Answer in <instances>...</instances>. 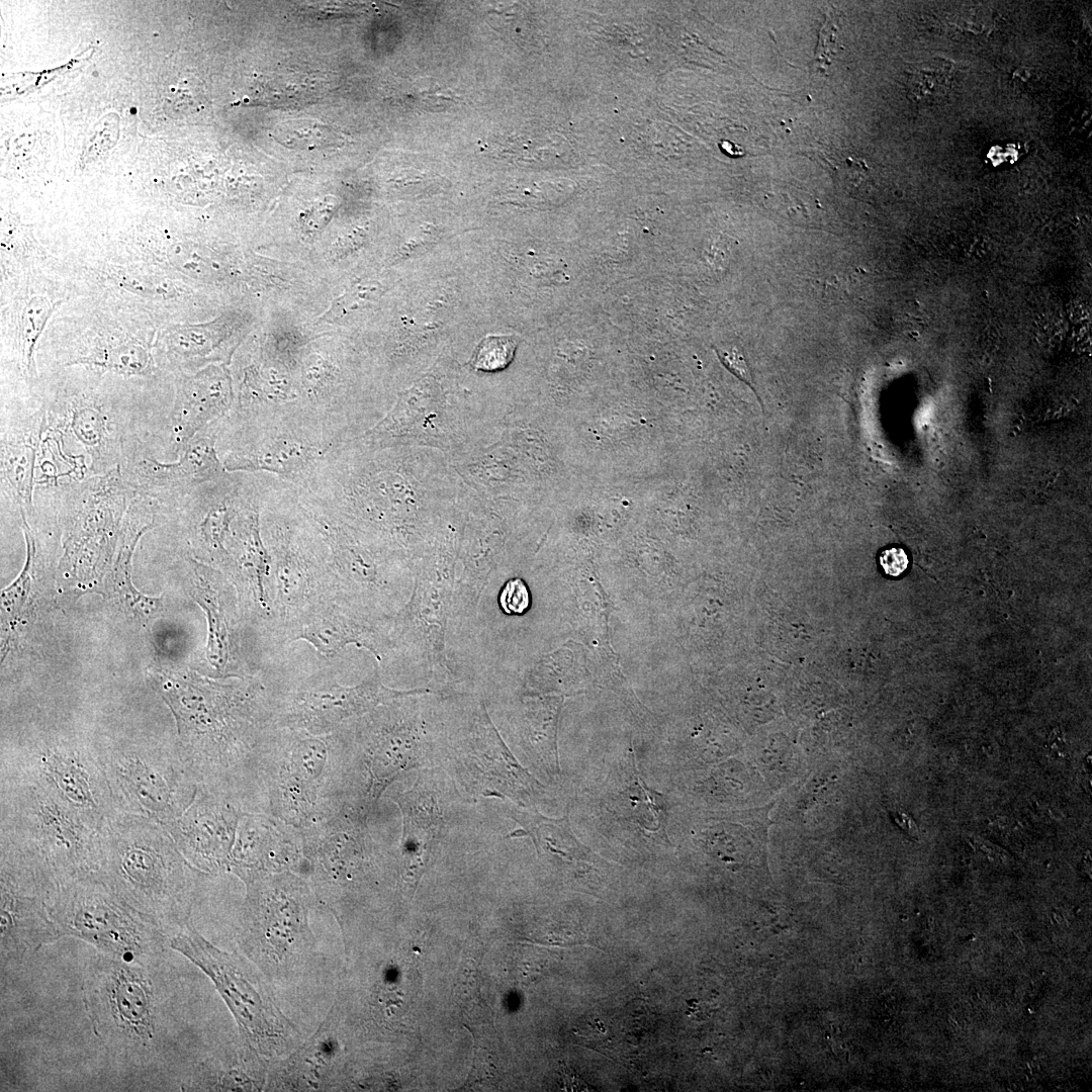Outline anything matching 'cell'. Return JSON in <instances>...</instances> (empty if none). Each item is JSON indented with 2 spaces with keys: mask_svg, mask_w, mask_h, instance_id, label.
<instances>
[{
  "mask_svg": "<svg viewBox=\"0 0 1092 1092\" xmlns=\"http://www.w3.org/2000/svg\"><path fill=\"white\" fill-rule=\"evenodd\" d=\"M163 698L176 719L177 753L187 774L244 810L248 791L261 792V764L275 735L257 692L177 676L164 682Z\"/></svg>",
  "mask_w": 1092,
  "mask_h": 1092,
  "instance_id": "1",
  "label": "cell"
},
{
  "mask_svg": "<svg viewBox=\"0 0 1092 1092\" xmlns=\"http://www.w3.org/2000/svg\"><path fill=\"white\" fill-rule=\"evenodd\" d=\"M193 867L160 822L118 813L100 831L97 875L166 931L188 922Z\"/></svg>",
  "mask_w": 1092,
  "mask_h": 1092,
  "instance_id": "2",
  "label": "cell"
},
{
  "mask_svg": "<svg viewBox=\"0 0 1092 1092\" xmlns=\"http://www.w3.org/2000/svg\"><path fill=\"white\" fill-rule=\"evenodd\" d=\"M158 965L99 953L82 983L85 1011L96 1037L111 1055L134 1065L159 1054L164 1032Z\"/></svg>",
  "mask_w": 1092,
  "mask_h": 1092,
  "instance_id": "3",
  "label": "cell"
},
{
  "mask_svg": "<svg viewBox=\"0 0 1092 1092\" xmlns=\"http://www.w3.org/2000/svg\"><path fill=\"white\" fill-rule=\"evenodd\" d=\"M342 748L331 734H275L260 770L265 813L299 830L340 808L352 771Z\"/></svg>",
  "mask_w": 1092,
  "mask_h": 1092,
  "instance_id": "4",
  "label": "cell"
},
{
  "mask_svg": "<svg viewBox=\"0 0 1092 1092\" xmlns=\"http://www.w3.org/2000/svg\"><path fill=\"white\" fill-rule=\"evenodd\" d=\"M100 829L40 785L20 779L1 797V833L47 864L59 885L97 873Z\"/></svg>",
  "mask_w": 1092,
  "mask_h": 1092,
  "instance_id": "5",
  "label": "cell"
},
{
  "mask_svg": "<svg viewBox=\"0 0 1092 1092\" xmlns=\"http://www.w3.org/2000/svg\"><path fill=\"white\" fill-rule=\"evenodd\" d=\"M49 911L61 937L81 939L101 953L158 965L168 931L140 912L95 873L58 886Z\"/></svg>",
  "mask_w": 1092,
  "mask_h": 1092,
  "instance_id": "6",
  "label": "cell"
},
{
  "mask_svg": "<svg viewBox=\"0 0 1092 1092\" xmlns=\"http://www.w3.org/2000/svg\"><path fill=\"white\" fill-rule=\"evenodd\" d=\"M339 445L300 406L258 415L230 412L217 454L229 472H262L297 484Z\"/></svg>",
  "mask_w": 1092,
  "mask_h": 1092,
  "instance_id": "7",
  "label": "cell"
},
{
  "mask_svg": "<svg viewBox=\"0 0 1092 1092\" xmlns=\"http://www.w3.org/2000/svg\"><path fill=\"white\" fill-rule=\"evenodd\" d=\"M1 965L20 964L62 938L49 905L59 884L39 856L1 833Z\"/></svg>",
  "mask_w": 1092,
  "mask_h": 1092,
  "instance_id": "8",
  "label": "cell"
},
{
  "mask_svg": "<svg viewBox=\"0 0 1092 1092\" xmlns=\"http://www.w3.org/2000/svg\"><path fill=\"white\" fill-rule=\"evenodd\" d=\"M98 755L119 813L145 816L166 826L184 813L197 793L198 786L178 753L114 745Z\"/></svg>",
  "mask_w": 1092,
  "mask_h": 1092,
  "instance_id": "9",
  "label": "cell"
},
{
  "mask_svg": "<svg viewBox=\"0 0 1092 1092\" xmlns=\"http://www.w3.org/2000/svg\"><path fill=\"white\" fill-rule=\"evenodd\" d=\"M170 947L200 968L214 983L237 1019L242 1034L262 1046L285 1031L286 1020L249 974L245 963L206 940L188 921L176 931Z\"/></svg>",
  "mask_w": 1092,
  "mask_h": 1092,
  "instance_id": "10",
  "label": "cell"
},
{
  "mask_svg": "<svg viewBox=\"0 0 1092 1092\" xmlns=\"http://www.w3.org/2000/svg\"><path fill=\"white\" fill-rule=\"evenodd\" d=\"M220 421L200 431L176 460L155 458L144 440L127 444L118 466L134 495L150 498L169 513L198 485L224 475L228 471L216 450Z\"/></svg>",
  "mask_w": 1092,
  "mask_h": 1092,
  "instance_id": "11",
  "label": "cell"
},
{
  "mask_svg": "<svg viewBox=\"0 0 1092 1092\" xmlns=\"http://www.w3.org/2000/svg\"><path fill=\"white\" fill-rule=\"evenodd\" d=\"M22 778L40 785L100 830L119 812L98 753L75 742H50L21 762Z\"/></svg>",
  "mask_w": 1092,
  "mask_h": 1092,
  "instance_id": "12",
  "label": "cell"
},
{
  "mask_svg": "<svg viewBox=\"0 0 1092 1092\" xmlns=\"http://www.w3.org/2000/svg\"><path fill=\"white\" fill-rule=\"evenodd\" d=\"M234 402L232 377L222 365L177 373L173 403L163 429L150 442L152 451H161L167 461L178 458L200 431L226 417Z\"/></svg>",
  "mask_w": 1092,
  "mask_h": 1092,
  "instance_id": "13",
  "label": "cell"
},
{
  "mask_svg": "<svg viewBox=\"0 0 1092 1092\" xmlns=\"http://www.w3.org/2000/svg\"><path fill=\"white\" fill-rule=\"evenodd\" d=\"M244 812L230 800L198 787L189 807L165 828L194 869L217 872L229 868Z\"/></svg>",
  "mask_w": 1092,
  "mask_h": 1092,
  "instance_id": "14",
  "label": "cell"
},
{
  "mask_svg": "<svg viewBox=\"0 0 1092 1092\" xmlns=\"http://www.w3.org/2000/svg\"><path fill=\"white\" fill-rule=\"evenodd\" d=\"M438 779L437 772L422 770L410 790L390 797L402 816L401 880L402 890L408 895L415 892L427 869L444 826L445 811Z\"/></svg>",
  "mask_w": 1092,
  "mask_h": 1092,
  "instance_id": "15",
  "label": "cell"
},
{
  "mask_svg": "<svg viewBox=\"0 0 1092 1092\" xmlns=\"http://www.w3.org/2000/svg\"><path fill=\"white\" fill-rule=\"evenodd\" d=\"M43 420L41 403L2 405L0 474L2 502L26 518L33 511L37 454Z\"/></svg>",
  "mask_w": 1092,
  "mask_h": 1092,
  "instance_id": "16",
  "label": "cell"
},
{
  "mask_svg": "<svg viewBox=\"0 0 1092 1092\" xmlns=\"http://www.w3.org/2000/svg\"><path fill=\"white\" fill-rule=\"evenodd\" d=\"M401 693L376 679L353 688L336 684L308 687L296 693L279 715V725L313 735L331 734L345 720L375 708Z\"/></svg>",
  "mask_w": 1092,
  "mask_h": 1092,
  "instance_id": "17",
  "label": "cell"
},
{
  "mask_svg": "<svg viewBox=\"0 0 1092 1092\" xmlns=\"http://www.w3.org/2000/svg\"><path fill=\"white\" fill-rule=\"evenodd\" d=\"M455 761L462 782L482 796L508 797L528 807L542 787L496 735L489 747L464 751Z\"/></svg>",
  "mask_w": 1092,
  "mask_h": 1092,
  "instance_id": "18",
  "label": "cell"
},
{
  "mask_svg": "<svg viewBox=\"0 0 1092 1092\" xmlns=\"http://www.w3.org/2000/svg\"><path fill=\"white\" fill-rule=\"evenodd\" d=\"M511 817L520 825L508 838L529 837L538 853H548L565 860L585 854V848L572 834L568 814L560 819L545 817L536 810L515 809Z\"/></svg>",
  "mask_w": 1092,
  "mask_h": 1092,
  "instance_id": "19",
  "label": "cell"
},
{
  "mask_svg": "<svg viewBox=\"0 0 1092 1092\" xmlns=\"http://www.w3.org/2000/svg\"><path fill=\"white\" fill-rule=\"evenodd\" d=\"M80 362L124 377H146L152 375L155 370L150 349L133 340L100 347L82 358Z\"/></svg>",
  "mask_w": 1092,
  "mask_h": 1092,
  "instance_id": "20",
  "label": "cell"
},
{
  "mask_svg": "<svg viewBox=\"0 0 1092 1092\" xmlns=\"http://www.w3.org/2000/svg\"><path fill=\"white\" fill-rule=\"evenodd\" d=\"M52 313L53 304L42 295L30 297L22 308L17 342V366L27 383H31L36 376L35 348Z\"/></svg>",
  "mask_w": 1092,
  "mask_h": 1092,
  "instance_id": "21",
  "label": "cell"
},
{
  "mask_svg": "<svg viewBox=\"0 0 1092 1092\" xmlns=\"http://www.w3.org/2000/svg\"><path fill=\"white\" fill-rule=\"evenodd\" d=\"M954 75L953 63L935 57L915 65L907 72L908 98L915 103H932L942 99L950 90Z\"/></svg>",
  "mask_w": 1092,
  "mask_h": 1092,
  "instance_id": "22",
  "label": "cell"
},
{
  "mask_svg": "<svg viewBox=\"0 0 1092 1092\" xmlns=\"http://www.w3.org/2000/svg\"><path fill=\"white\" fill-rule=\"evenodd\" d=\"M342 620L329 612L312 617L301 629L298 638L311 643L323 653L336 652L349 638Z\"/></svg>",
  "mask_w": 1092,
  "mask_h": 1092,
  "instance_id": "23",
  "label": "cell"
},
{
  "mask_svg": "<svg viewBox=\"0 0 1092 1092\" xmlns=\"http://www.w3.org/2000/svg\"><path fill=\"white\" fill-rule=\"evenodd\" d=\"M517 348V340L509 336H489L479 344L473 360L478 370L496 371L507 367Z\"/></svg>",
  "mask_w": 1092,
  "mask_h": 1092,
  "instance_id": "24",
  "label": "cell"
},
{
  "mask_svg": "<svg viewBox=\"0 0 1092 1092\" xmlns=\"http://www.w3.org/2000/svg\"><path fill=\"white\" fill-rule=\"evenodd\" d=\"M330 133V128L322 124L307 123L303 124H289V126H282L278 130L279 141L286 146H304L315 147L322 146V143H327ZM279 142V143H280Z\"/></svg>",
  "mask_w": 1092,
  "mask_h": 1092,
  "instance_id": "25",
  "label": "cell"
},
{
  "mask_svg": "<svg viewBox=\"0 0 1092 1092\" xmlns=\"http://www.w3.org/2000/svg\"><path fill=\"white\" fill-rule=\"evenodd\" d=\"M381 293L382 286L378 282L358 284L336 300L332 311L349 313L364 308L377 300Z\"/></svg>",
  "mask_w": 1092,
  "mask_h": 1092,
  "instance_id": "26",
  "label": "cell"
},
{
  "mask_svg": "<svg viewBox=\"0 0 1092 1092\" xmlns=\"http://www.w3.org/2000/svg\"><path fill=\"white\" fill-rule=\"evenodd\" d=\"M499 605L509 615L523 614L530 606V593L520 578L509 580L499 595Z\"/></svg>",
  "mask_w": 1092,
  "mask_h": 1092,
  "instance_id": "27",
  "label": "cell"
},
{
  "mask_svg": "<svg viewBox=\"0 0 1092 1092\" xmlns=\"http://www.w3.org/2000/svg\"><path fill=\"white\" fill-rule=\"evenodd\" d=\"M122 286L134 293L148 296H166L172 289L165 279L152 276L123 275L118 280Z\"/></svg>",
  "mask_w": 1092,
  "mask_h": 1092,
  "instance_id": "28",
  "label": "cell"
},
{
  "mask_svg": "<svg viewBox=\"0 0 1092 1092\" xmlns=\"http://www.w3.org/2000/svg\"><path fill=\"white\" fill-rule=\"evenodd\" d=\"M880 564L887 575L897 577L906 571L909 559L902 548L892 547L881 553Z\"/></svg>",
  "mask_w": 1092,
  "mask_h": 1092,
  "instance_id": "29",
  "label": "cell"
},
{
  "mask_svg": "<svg viewBox=\"0 0 1092 1092\" xmlns=\"http://www.w3.org/2000/svg\"><path fill=\"white\" fill-rule=\"evenodd\" d=\"M971 844L991 862L1006 863L1010 857L1006 850L986 839L974 836Z\"/></svg>",
  "mask_w": 1092,
  "mask_h": 1092,
  "instance_id": "30",
  "label": "cell"
},
{
  "mask_svg": "<svg viewBox=\"0 0 1092 1092\" xmlns=\"http://www.w3.org/2000/svg\"><path fill=\"white\" fill-rule=\"evenodd\" d=\"M893 818L897 825H899L909 835L916 838L919 836V829L917 825L915 824L913 819L905 812L896 811L893 813Z\"/></svg>",
  "mask_w": 1092,
  "mask_h": 1092,
  "instance_id": "31",
  "label": "cell"
},
{
  "mask_svg": "<svg viewBox=\"0 0 1092 1092\" xmlns=\"http://www.w3.org/2000/svg\"><path fill=\"white\" fill-rule=\"evenodd\" d=\"M948 1020H949V1022H950V1023H951V1024H952V1025H953L954 1027H957V1028H959V1027H960V1026H959V1024L957 1023V1021H956V1020H953V1018H952V1017H948Z\"/></svg>",
  "mask_w": 1092,
  "mask_h": 1092,
  "instance_id": "32",
  "label": "cell"
}]
</instances>
